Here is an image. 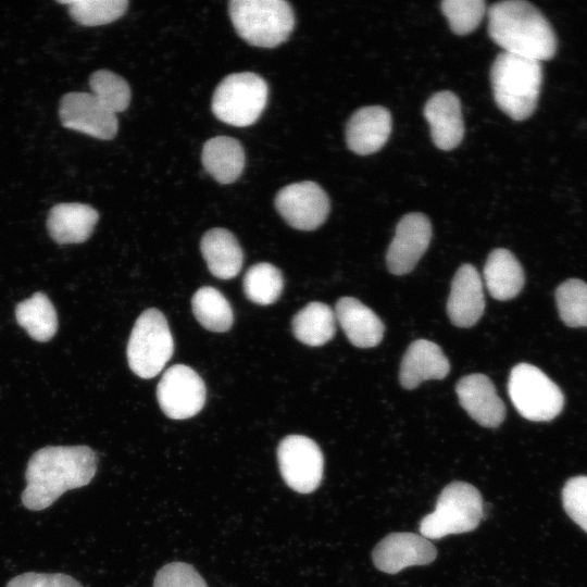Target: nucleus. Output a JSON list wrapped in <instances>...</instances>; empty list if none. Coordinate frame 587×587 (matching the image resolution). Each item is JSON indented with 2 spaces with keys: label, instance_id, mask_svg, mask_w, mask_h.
Returning <instances> with one entry per match:
<instances>
[{
  "label": "nucleus",
  "instance_id": "obj_30",
  "mask_svg": "<svg viewBox=\"0 0 587 587\" xmlns=\"http://www.w3.org/2000/svg\"><path fill=\"white\" fill-rule=\"evenodd\" d=\"M89 86L95 98L110 112L116 114L128 108L130 88L120 75L108 70L96 71L89 77Z\"/></svg>",
  "mask_w": 587,
  "mask_h": 587
},
{
  "label": "nucleus",
  "instance_id": "obj_6",
  "mask_svg": "<svg viewBox=\"0 0 587 587\" xmlns=\"http://www.w3.org/2000/svg\"><path fill=\"white\" fill-rule=\"evenodd\" d=\"M267 96L268 87L261 76L251 72L234 73L215 88L211 109L220 121L245 127L261 116Z\"/></svg>",
  "mask_w": 587,
  "mask_h": 587
},
{
  "label": "nucleus",
  "instance_id": "obj_21",
  "mask_svg": "<svg viewBox=\"0 0 587 587\" xmlns=\"http://www.w3.org/2000/svg\"><path fill=\"white\" fill-rule=\"evenodd\" d=\"M98 220L99 214L91 205L59 203L49 212L47 228L58 243H79L90 237Z\"/></svg>",
  "mask_w": 587,
  "mask_h": 587
},
{
  "label": "nucleus",
  "instance_id": "obj_8",
  "mask_svg": "<svg viewBox=\"0 0 587 587\" xmlns=\"http://www.w3.org/2000/svg\"><path fill=\"white\" fill-rule=\"evenodd\" d=\"M508 391L517 412L534 422L550 421L563 409L561 389L541 370L528 363L512 369Z\"/></svg>",
  "mask_w": 587,
  "mask_h": 587
},
{
  "label": "nucleus",
  "instance_id": "obj_28",
  "mask_svg": "<svg viewBox=\"0 0 587 587\" xmlns=\"http://www.w3.org/2000/svg\"><path fill=\"white\" fill-rule=\"evenodd\" d=\"M246 297L261 305L274 303L284 287L282 272L274 265L261 262L248 268L242 280Z\"/></svg>",
  "mask_w": 587,
  "mask_h": 587
},
{
  "label": "nucleus",
  "instance_id": "obj_20",
  "mask_svg": "<svg viewBox=\"0 0 587 587\" xmlns=\"http://www.w3.org/2000/svg\"><path fill=\"white\" fill-rule=\"evenodd\" d=\"M336 320L350 342L359 348L377 346L384 336V324L370 308L355 298H340L335 307Z\"/></svg>",
  "mask_w": 587,
  "mask_h": 587
},
{
  "label": "nucleus",
  "instance_id": "obj_18",
  "mask_svg": "<svg viewBox=\"0 0 587 587\" xmlns=\"http://www.w3.org/2000/svg\"><path fill=\"white\" fill-rule=\"evenodd\" d=\"M424 115L437 148L452 150L462 141L464 124L461 103L453 92L439 91L433 95L424 107Z\"/></svg>",
  "mask_w": 587,
  "mask_h": 587
},
{
  "label": "nucleus",
  "instance_id": "obj_24",
  "mask_svg": "<svg viewBox=\"0 0 587 587\" xmlns=\"http://www.w3.org/2000/svg\"><path fill=\"white\" fill-rule=\"evenodd\" d=\"M525 282L517 259L507 249L490 252L484 266V283L492 298L510 300L519 295Z\"/></svg>",
  "mask_w": 587,
  "mask_h": 587
},
{
  "label": "nucleus",
  "instance_id": "obj_32",
  "mask_svg": "<svg viewBox=\"0 0 587 587\" xmlns=\"http://www.w3.org/2000/svg\"><path fill=\"white\" fill-rule=\"evenodd\" d=\"M441 11L453 33L466 35L482 22L486 4L483 0H445L441 2Z\"/></svg>",
  "mask_w": 587,
  "mask_h": 587
},
{
  "label": "nucleus",
  "instance_id": "obj_4",
  "mask_svg": "<svg viewBox=\"0 0 587 587\" xmlns=\"http://www.w3.org/2000/svg\"><path fill=\"white\" fill-rule=\"evenodd\" d=\"M228 13L237 34L254 47H277L295 27L292 8L284 0H233Z\"/></svg>",
  "mask_w": 587,
  "mask_h": 587
},
{
  "label": "nucleus",
  "instance_id": "obj_1",
  "mask_svg": "<svg viewBox=\"0 0 587 587\" xmlns=\"http://www.w3.org/2000/svg\"><path fill=\"white\" fill-rule=\"evenodd\" d=\"M96 471V453L87 446L41 448L28 461L22 502L28 510H43L65 491L89 484Z\"/></svg>",
  "mask_w": 587,
  "mask_h": 587
},
{
  "label": "nucleus",
  "instance_id": "obj_35",
  "mask_svg": "<svg viewBox=\"0 0 587 587\" xmlns=\"http://www.w3.org/2000/svg\"><path fill=\"white\" fill-rule=\"evenodd\" d=\"M5 587H83L75 578L62 573L28 572L13 577Z\"/></svg>",
  "mask_w": 587,
  "mask_h": 587
},
{
  "label": "nucleus",
  "instance_id": "obj_19",
  "mask_svg": "<svg viewBox=\"0 0 587 587\" xmlns=\"http://www.w3.org/2000/svg\"><path fill=\"white\" fill-rule=\"evenodd\" d=\"M450 364L441 349L426 339L413 341L407 349L400 365L399 379L403 388L413 389L428 379H442Z\"/></svg>",
  "mask_w": 587,
  "mask_h": 587
},
{
  "label": "nucleus",
  "instance_id": "obj_31",
  "mask_svg": "<svg viewBox=\"0 0 587 587\" xmlns=\"http://www.w3.org/2000/svg\"><path fill=\"white\" fill-rule=\"evenodd\" d=\"M557 307L563 323L570 327H587V284L573 278L555 291Z\"/></svg>",
  "mask_w": 587,
  "mask_h": 587
},
{
  "label": "nucleus",
  "instance_id": "obj_9",
  "mask_svg": "<svg viewBox=\"0 0 587 587\" xmlns=\"http://www.w3.org/2000/svg\"><path fill=\"white\" fill-rule=\"evenodd\" d=\"M280 474L285 483L300 494L314 491L323 477L324 459L317 444L302 435H289L277 448Z\"/></svg>",
  "mask_w": 587,
  "mask_h": 587
},
{
  "label": "nucleus",
  "instance_id": "obj_7",
  "mask_svg": "<svg viewBox=\"0 0 587 587\" xmlns=\"http://www.w3.org/2000/svg\"><path fill=\"white\" fill-rule=\"evenodd\" d=\"M174 352V340L163 313L145 310L137 319L127 344L130 370L141 378L158 375Z\"/></svg>",
  "mask_w": 587,
  "mask_h": 587
},
{
  "label": "nucleus",
  "instance_id": "obj_17",
  "mask_svg": "<svg viewBox=\"0 0 587 587\" xmlns=\"http://www.w3.org/2000/svg\"><path fill=\"white\" fill-rule=\"evenodd\" d=\"M390 112L380 105H369L355 111L348 121L346 140L357 154L367 155L380 150L391 133Z\"/></svg>",
  "mask_w": 587,
  "mask_h": 587
},
{
  "label": "nucleus",
  "instance_id": "obj_2",
  "mask_svg": "<svg viewBox=\"0 0 587 587\" xmlns=\"http://www.w3.org/2000/svg\"><path fill=\"white\" fill-rule=\"evenodd\" d=\"M488 34L503 52L550 60L557 51L554 30L546 16L525 0H504L488 9Z\"/></svg>",
  "mask_w": 587,
  "mask_h": 587
},
{
  "label": "nucleus",
  "instance_id": "obj_11",
  "mask_svg": "<svg viewBox=\"0 0 587 587\" xmlns=\"http://www.w3.org/2000/svg\"><path fill=\"white\" fill-rule=\"evenodd\" d=\"M275 208L291 227L313 230L326 221L330 204L321 186L305 180L282 188L275 197Z\"/></svg>",
  "mask_w": 587,
  "mask_h": 587
},
{
  "label": "nucleus",
  "instance_id": "obj_29",
  "mask_svg": "<svg viewBox=\"0 0 587 587\" xmlns=\"http://www.w3.org/2000/svg\"><path fill=\"white\" fill-rule=\"evenodd\" d=\"M68 5L72 18L84 26H100L124 15L127 0H68L58 1Z\"/></svg>",
  "mask_w": 587,
  "mask_h": 587
},
{
  "label": "nucleus",
  "instance_id": "obj_26",
  "mask_svg": "<svg viewBox=\"0 0 587 587\" xmlns=\"http://www.w3.org/2000/svg\"><path fill=\"white\" fill-rule=\"evenodd\" d=\"M16 321L37 341H48L57 333V312L42 292L20 302L15 309Z\"/></svg>",
  "mask_w": 587,
  "mask_h": 587
},
{
  "label": "nucleus",
  "instance_id": "obj_27",
  "mask_svg": "<svg viewBox=\"0 0 587 587\" xmlns=\"http://www.w3.org/2000/svg\"><path fill=\"white\" fill-rule=\"evenodd\" d=\"M191 308L197 321L211 332L228 330L234 322L232 307L217 289L204 286L191 299Z\"/></svg>",
  "mask_w": 587,
  "mask_h": 587
},
{
  "label": "nucleus",
  "instance_id": "obj_33",
  "mask_svg": "<svg viewBox=\"0 0 587 587\" xmlns=\"http://www.w3.org/2000/svg\"><path fill=\"white\" fill-rule=\"evenodd\" d=\"M562 501L569 516L587 533V476L570 478L562 490Z\"/></svg>",
  "mask_w": 587,
  "mask_h": 587
},
{
  "label": "nucleus",
  "instance_id": "obj_10",
  "mask_svg": "<svg viewBox=\"0 0 587 587\" xmlns=\"http://www.w3.org/2000/svg\"><path fill=\"white\" fill-rule=\"evenodd\" d=\"M205 396L203 379L185 364L168 367L157 387L161 410L174 420H185L199 413L204 405Z\"/></svg>",
  "mask_w": 587,
  "mask_h": 587
},
{
  "label": "nucleus",
  "instance_id": "obj_13",
  "mask_svg": "<svg viewBox=\"0 0 587 587\" xmlns=\"http://www.w3.org/2000/svg\"><path fill=\"white\" fill-rule=\"evenodd\" d=\"M432 238V224L422 213L404 215L396 227L395 236L388 247L386 263L390 273H410L428 248Z\"/></svg>",
  "mask_w": 587,
  "mask_h": 587
},
{
  "label": "nucleus",
  "instance_id": "obj_25",
  "mask_svg": "<svg viewBox=\"0 0 587 587\" xmlns=\"http://www.w3.org/2000/svg\"><path fill=\"white\" fill-rule=\"evenodd\" d=\"M335 312L325 303L310 302L292 317L295 337L311 347L328 342L336 333Z\"/></svg>",
  "mask_w": 587,
  "mask_h": 587
},
{
  "label": "nucleus",
  "instance_id": "obj_12",
  "mask_svg": "<svg viewBox=\"0 0 587 587\" xmlns=\"http://www.w3.org/2000/svg\"><path fill=\"white\" fill-rule=\"evenodd\" d=\"M59 115L64 127L102 140L114 138L118 129L116 114L88 92L64 95L60 101Z\"/></svg>",
  "mask_w": 587,
  "mask_h": 587
},
{
  "label": "nucleus",
  "instance_id": "obj_34",
  "mask_svg": "<svg viewBox=\"0 0 587 587\" xmlns=\"http://www.w3.org/2000/svg\"><path fill=\"white\" fill-rule=\"evenodd\" d=\"M153 587H208L200 574L189 564L174 562L164 565L155 575Z\"/></svg>",
  "mask_w": 587,
  "mask_h": 587
},
{
  "label": "nucleus",
  "instance_id": "obj_22",
  "mask_svg": "<svg viewBox=\"0 0 587 587\" xmlns=\"http://www.w3.org/2000/svg\"><path fill=\"white\" fill-rule=\"evenodd\" d=\"M200 249L209 271L215 277L230 279L240 272L242 249L229 230L221 227L208 230L202 236Z\"/></svg>",
  "mask_w": 587,
  "mask_h": 587
},
{
  "label": "nucleus",
  "instance_id": "obj_3",
  "mask_svg": "<svg viewBox=\"0 0 587 587\" xmlns=\"http://www.w3.org/2000/svg\"><path fill=\"white\" fill-rule=\"evenodd\" d=\"M490 83L498 108L514 121L526 120L538 103L541 62L501 52L491 65Z\"/></svg>",
  "mask_w": 587,
  "mask_h": 587
},
{
  "label": "nucleus",
  "instance_id": "obj_23",
  "mask_svg": "<svg viewBox=\"0 0 587 587\" xmlns=\"http://www.w3.org/2000/svg\"><path fill=\"white\" fill-rule=\"evenodd\" d=\"M201 160L204 170L220 184H232L245 167L241 143L228 136H216L205 141Z\"/></svg>",
  "mask_w": 587,
  "mask_h": 587
},
{
  "label": "nucleus",
  "instance_id": "obj_14",
  "mask_svg": "<svg viewBox=\"0 0 587 587\" xmlns=\"http://www.w3.org/2000/svg\"><path fill=\"white\" fill-rule=\"evenodd\" d=\"M433 544L421 534L392 533L383 538L374 548V565L382 572L396 574L401 570L424 565L436 559Z\"/></svg>",
  "mask_w": 587,
  "mask_h": 587
},
{
  "label": "nucleus",
  "instance_id": "obj_15",
  "mask_svg": "<svg viewBox=\"0 0 587 587\" xmlns=\"http://www.w3.org/2000/svg\"><path fill=\"white\" fill-rule=\"evenodd\" d=\"M455 392L463 409L482 426L494 428L503 422L505 407L492 382L484 374L462 377Z\"/></svg>",
  "mask_w": 587,
  "mask_h": 587
},
{
  "label": "nucleus",
  "instance_id": "obj_16",
  "mask_svg": "<svg viewBox=\"0 0 587 587\" xmlns=\"http://www.w3.org/2000/svg\"><path fill=\"white\" fill-rule=\"evenodd\" d=\"M483 287L480 275L473 265L459 267L447 301V312L452 324L463 328L476 324L485 309Z\"/></svg>",
  "mask_w": 587,
  "mask_h": 587
},
{
  "label": "nucleus",
  "instance_id": "obj_5",
  "mask_svg": "<svg viewBox=\"0 0 587 587\" xmlns=\"http://www.w3.org/2000/svg\"><path fill=\"white\" fill-rule=\"evenodd\" d=\"M484 514L480 492L471 484L453 482L440 492L435 510L424 516L420 533L427 539L474 530Z\"/></svg>",
  "mask_w": 587,
  "mask_h": 587
}]
</instances>
